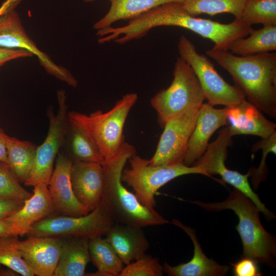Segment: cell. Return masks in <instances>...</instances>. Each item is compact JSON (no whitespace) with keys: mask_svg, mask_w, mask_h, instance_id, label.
<instances>
[{"mask_svg":"<svg viewBox=\"0 0 276 276\" xmlns=\"http://www.w3.org/2000/svg\"><path fill=\"white\" fill-rule=\"evenodd\" d=\"M231 76L247 101L271 118H276V53L236 55L228 51L207 50Z\"/></svg>","mask_w":276,"mask_h":276,"instance_id":"obj_1","label":"cell"},{"mask_svg":"<svg viewBox=\"0 0 276 276\" xmlns=\"http://www.w3.org/2000/svg\"><path fill=\"white\" fill-rule=\"evenodd\" d=\"M135 154L134 146L125 141L113 157L102 163L104 185L101 201L114 223L141 227L169 223L154 209L143 205L135 194L122 183L121 176L124 167L129 158Z\"/></svg>","mask_w":276,"mask_h":276,"instance_id":"obj_2","label":"cell"},{"mask_svg":"<svg viewBox=\"0 0 276 276\" xmlns=\"http://www.w3.org/2000/svg\"><path fill=\"white\" fill-rule=\"evenodd\" d=\"M190 202L209 212L233 211L239 219L236 228L243 245L242 258H251L257 263L275 268V238L263 227L259 217L261 212L248 197L235 188L228 197L221 202Z\"/></svg>","mask_w":276,"mask_h":276,"instance_id":"obj_3","label":"cell"},{"mask_svg":"<svg viewBox=\"0 0 276 276\" xmlns=\"http://www.w3.org/2000/svg\"><path fill=\"white\" fill-rule=\"evenodd\" d=\"M137 99L136 93H128L106 112L98 110L86 114L71 111L68 112V119L89 138L104 159H109L125 142L124 127Z\"/></svg>","mask_w":276,"mask_h":276,"instance_id":"obj_4","label":"cell"},{"mask_svg":"<svg viewBox=\"0 0 276 276\" xmlns=\"http://www.w3.org/2000/svg\"><path fill=\"white\" fill-rule=\"evenodd\" d=\"M151 20L154 27L175 26L191 30L214 43L212 49L229 51L237 40L245 37L254 29L240 20L222 24L196 17L189 13L180 3H169L155 8Z\"/></svg>","mask_w":276,"mask_h":276,"instance_id":"obj_5","label":"cell"},{"mask_svg":"<svg viewBox=\"0 0 276 276\" xmlns=\"http://www.w3.org/2000/svg\"><path fill=\"white\" fill-rule=\"evenodd\" d=\"M205 100L200 85L190 65L177 58L170 85L155 94L150 104L155 110L160 127L173 117L188 110L200 108Z\"/></svg>","mask_w":276,"mask_h":276,"instance_id":"obj_6","label":"cell"},{"mask_svg":"<svg viewBox=\"0 0 276 276\" xmlns=\"http://www.w3.org/2000/svg\"><path fill=\"white\" fill-rule=\"evenodd\" d=\"M130 168L124 169L122 181L131 187L139 201L149 209L156 205L155 196L157 191L173 179L185 175L200 174L205 175L199 168L183 164L153 166L148 159L136 154L128 160Z\"/></svg>","mask_w":276,"mask_h":276,"instance_id":"obj_7","label":"cell"},{"mask_svg":"<svg viewBox=\"0 0 276 276\" xmlns=\"http://www.w3.org/2000/svg\"><path fill=\"white\" fill-rule=\"evenodd\" d=\"M177 48L180 57L190 65L196 76L207 103L213 106L221 105L230 107L245 100L243 93L226 82L211 60L199 53L187 37H180Z\"/></svg>","mask_w":276,"mask_h":276,"instance_id":"obj_8","label":"cell"},{"mask_svg":"<svg viewBox=\"0 0 276 276\" xmlns=\"http://www.w3.org/2000/svg\"><path fill=\"white\" fill-rule=\"evenodd\" d=\"M114 223L107 208L100 201L94 210L83 216H48L34 224L27 236L90 239L104 236Z\"/></svg>","mask_w":276,"mask_h":276,"instance_id":"obj_9","label":"cell"},{"mask_svg":"<svg viewBox=\"0 0 276 276\" xmlns=\"http://www.w3.org/2000/svg\"><path fill=\"white\" fill-rule=\"evenodd\" d=\"M58 109L56 113L48 108L49 120L47 135L43 143L37 147L34 165L28 178L24 183L34 187L40 183L48 185L53 165L65 140L68 124V106L65 93H58Z\"/></svg>","mask_w":276,"mask_h":276,"instance_id":"obj_10","label":"cell"},{"mask_svg":"<svg viewBox=\"0 0 276 276\" xmlns=\"http://www.w3.org/2000/svg\"><path fill=\"white\" fill-rule=\"evenodd\" d=\"M232 137L227 126H225L219 131L216 140L209 144L204 153L192 166L201 169L206 176L220 175L225 182L248 197L267 218L269 219L275 218L274 214L265 206L251 188L248 180L250 176L249 171L247 174H242L226 167L225 162L227 155V148L232 145Z\"/></svg>","mask_w":276,"mask_h":276,"instance_id":"obj_11","label":"cell"},{"mask_svg":"<svg viewBox=\"0 0 276 276\" xmlns=\"http://www.w3.org/2000/svg\"><path fill=\"white\" fill-rule=\"evenodd\" d=\"M199 109L188 110L166 123L156 151L148 160L149 164L158 166L183 164Z\"/></svg>","mask_w":276,"mask_h":276,"instance_id":"obj_12","label":"cell"},{"mask_svg":"<svg viewBox=\"0 0 276 276\" xmlns=\"http://www.w3.org/2000/svg\"><path fill=\"white\" fill-rule=\"evenodd\" d=\"M0 47L27 51L38 58L45 71L68 85L76 87L77 80L66 68L54 62L28 36L18 13L14 9L0 16Z\"/></svg>","mask_w":276,"mask_h":276,"instance_id":"obj_13","label":"cell"},{"mask_svg":"<svg viewBox=\"0 0 276 276\" xmlns=\"http://www.w3.org/2000/svg\"><path fill=\"white\" fill-rule=\"evenodd\" d=\"M48 185L55 213L58 215L80 216L89 212L76 198L71 180L73 163L60 150Z\"/></svg>","mask_w":276,"mask_h":276,"instance_id":"obj_14","label":"cell"},{"mask_svg":"<svg viewBox=\"0 0 276 276\" xmlns=\"http://www.w3.org/2000/svg\"><path fill=\"white\" fill-rule=\"evenodd\" d=\"M13 243L35 275L53 276L61 254L60 238L30 236L20 241L13 237Z\"/></svg>","mask_w":276,"mask_h":276,"instance_id":"obj_15","label":"cell"},{"mask_svg":"<svg viewBox=\"0 0 276 276\" xmlns=\"http://www.w3.org/2000/svg\"><path fill=\"white\" fill-rule=\"evenodd\" d=\"M34 188L32 196L22 207L3 219L10 236L27 235L34 224L55 213L48 185L40 183Z\"/></svg>","mask_w":276,"mask_h":276,"instance_id":"obj_16","label":"cell"},{"mask_svg":"<svg viewBox=\"0 0 276 276\" xmlns=\"http://www.w3.org/2000/svg\"><path fill=\"white\" fill-rule=\"evenodd\" d=\"M227 107L215 108L207 102L202 104L189 141L183 164L192 166L205 152L214 133L227 125Z\"/></svg>","mask_w":276,"mask_h":276,"instance_id":"obj_17","label":"cell"},{"mask_svg":"<svg viewBox=\"0 0 276 276\" xmlns=\"http://www.w3.org/2000/svg\"><path fill=\"white\" fill-rule=\"evenodd\" d=\"M71 180L78 201L89 212L94 210L101 201L104 189V175L102 163H73Z\"/></svg>","mask_w":276,"mask_h":276,"instance_id":"obj_18","label":"cell"},{"mask_svg":"<svg viewBox=\"0 0 276 276\" xmlns=\"http://www.w3.org/2000/svg\"><path fill=\"white\" fill-rule=\"evenodd\" d=\"M230 135H252L264 139L275 131L276 124L268 120L255 105L244 100L228 107L227 125Z\"/></svg>","mask_w":276,"mask_h":276,"instance_id":"obj_19","label":"cell"},{"mask_svg":"<svg viewBox=\"0 0 276 276\" xmlns=\"http://www.w3.org/2000/svg\"><path fill=\"white\" fill-rule=\"evenodd\" d=\"M172 223L181 228L191 238L194 245V255L190 261L176 266L165 263L164 271L170 276H223L229 267L220 265L203 253L194 229L184 225L181 222L173 219Z\"/></svg>","mask_w":276,"mask_h":276,"instance_id":"obj_20","label":"cell"},{"mask_svg":"<svg viewBox=\"0 0 276 276\" xmlns=\"http://www.w3.org/2000/svg\"><path fill=\"white\" fill-rule=\"evenodd\" d=\"M142 228L114 223L104 235L125 265L145 255L149 247Z\"/></svg>","mask_w":276,"mask_h":276,"instance_id":"obj_21","label":"cell"},{"mask_svg":"<svg viewBox=\"0 0 276 276\" xmlns=\"http://www.w3.org/2000/svg\"><path fill=\"white\" fill-rule=\"evenodd\" d=\"M61 254L53 276H83L91 261L89 239L80 237L60 238Z\"/></svg>","mask_w":276,"mask_h":276,"instance_id":"obj_22","label":"cell"},{"mask_svg":"<svg viewBox=\"0 0 276 276\" xmlns=\"http://www.w3.org/2000/svg\"><path fill=\"white\" fill-rule=\"evenodd\" d=\"M110 7L107 13L93 26L99 30L111 26L120 20H130L158 6L183 0H109Z\"/></svg>","mask_w":276,"mask_h":276,"instance_id":"obj_23","label":"cell"},{"mask_svg":"<svg viewBox=\"0 0 276 276\" xmlns=\"http://www.w3.org/2000/svg\"><path fill=\"white\" fill-rule=\"evenodd\" d=\"M61 150L72 163L79 162L102 163L104 160L89 138L69 120L65 140Z\"/></svg>","mask_w":276,"mask_h":276,"instance_id":"obj_24","label":"cell"},{"mask_svg":"<svg viewBox=\"0 0 276 276\" xmlns=\"http://www.w3.org/2000/svg\"><path fill=\"white\" fill-rule=\"evenodd\" d=\"M37 146L28 141L7 136L8 164L20 182L24 183L33 168Z\"/></svg>","mask_w":276,"mask_h":276,"instance_id":"obj_25","label":"cell"},{"mask_svg":"<svg viewBox=\"0 0 276 276\" xmlns=\"http://www.w3.org/2000/svg\"><path fill=\"white\" fill-rule=\"evenodd\" d=\"M89 251L97 271L86 275L119 276L124 264L105 239L100 236L89 239Z\"/></svg>","mask_w":276,"mask_h":276,"instance_id":"obj_26","label":"cell"},{"mask_svg":"<svg viewBox=\"0 0 276 276\" xmlns=\"http://www.w3.org/2000/svg\"><path fill=\"white\" fill-rule=\"evenodd\" d=\"M247 38L235 41L229 50L239 56H248L276 50V26H263L253 30Z\"/></svg>","mask_w":276,"mask_h":276,"instance_id":"obj_27","label":"cell"},{"mask_svg":"<svg viewBox=\"0 0 276 276\" xmlns=\"http://www.w3.org/2000/svg\"><path fill=\"white\" fill-rule=\"evenodd\" d=\"M247 0H183V8L190 14H206L210 15L228 13L239 20Z\"/></svg>","mask_w":276,"mask_h":276,"instance_id":"obj_28","label":"cell"},{"mask_svg":"<svg viewBox=\"0 0 276 276\" xmlns=\"http://www.w3.org/2000/svg\"><path fill=\"white\" fill-rule=\"evenodd\" d=\"M239 20L251 26H276V0H247Z\"/></svg>","mask_w":276,"mask_h":276,"instance_id":"obj_29","label":"cell"},{"mask_svg":"<svg viewBox=\"0 0 276 276\" xmlns=\"http://www.w3.org/2000/svg\"><path fill=\"white\" fill-rule=\"evenodd\" d=\"M20 183L9 165L0 162V197L24 203L32 193Z\"/></svg>","mask_w":276,"mask_h":276,"instance_id":"obj_30","label":"cell"},{"mask_svg":"<svg viewBox=\"0 0 276 276\" xmlns=\"http://www.w3.org/2000/svg\"><path fill=\"white\" fill-rule=\"evenodd\" d=\"M13 237L0 238V265L6 266L18 275H35L14 246Z\"/></svg>","mask_w":276,"mask_h":276,"instance_id":"obj_31","label":"cell"},{"mask_svg":"<svg viewBox=\"0 0 276 276\" xmlns=\"http://www.w3.org/2000/svg\"><path fill=\"white\" fill-rule=\"evenodd\" d=\"M163 271L158 259L145 254L124 266L119 276H161Z\"/></svg>","mask_w":276,"mask_h":276,"instance_id":"obj_32","label":"cell"},{"mask_svg":"<svg viewBox=\"0 0 276 276\" xmlns=\"http://www.w3.org/2000/svg\"><path fill=\"white\" fill-rule=\"evenodd\" d=\"M262 151V157L260 164L258 168L250 169V176L254 188L257 189L261 182L264 180L267 172L266 165V157L269 153H276V131L269 136L257 142L252 147V152L259 150Z\"/></svg>","mask_w":276,"mask_h":276,"instance_id":"obj_33","label":"cell"},{"mask_svg":"<svg viewBox=\"0 0 276 276\" xmlns=\"http://www.w3.org/2000/svg\"><path fill=\"white\" fill-rule=\"evenodd\" d=\"M257 262L254 260L242 257V259L234 264L233 271L236 276H261L262 274L260 272Z\"/></svg>","mask_w":276,"mask_h":276,"instance_id":"obj_34","label":"cell"},{"mask_svg":"<svg viewBox=\"0 0 276 276\" xmlns=\"http://www.w3.org/2000/svg\"><path fill=\"white\" fill-rule=\"evenodd\" d=\"M32 56L31 53L24 50L9 49L0 47V68L8 61Z\"/></svg>","mask_w":276,"mask_h":276,"instance_id":"obj_35","label":"cell"},{"mask_svg":"<svg viewBox=\"0 0 276 276\" xmlns=\"http://www.w3.org/2000/svg\"><path fill=\"white\" fill-rule=\"evenodd\" d=\"M23 204L0 197V219H4L15 212L22 207Z\"/></svg>","mask_w":276,"mask_h":276,"instance_id":"obj_36","label":"cell"},{"mask_svg":"<svg viewBox=\"0 0 276 276\" xmlns=\"http://www.w3.org/2000/svg\"><path fill=\"white\" fill-rule=\"evenodd\" d=\"M7 135L0 128V162L8 164L7 151Z\"/></svg>","mask_w":276,"mask_h":276,"instance_id":"obj_37","label":"cell"},{"mask_svg":"<svg viewBox=\"0 0 276 276\" xmlns=\"http://www.w3.org/2000/svg\"><path fill=\"white\" fill-rule=\"evenodd\" d=\"M24 0H5L0 6V16L15 9Z\"/></svg>","mask_w":276,"mask_h":276,"instance_id":"obj_38","label":"cell"},{"mask_svg":"<svg viewBox=\"0 0 276 276\" xmlns=\"http://www.w3.org/2000/svg\"><path fill=\"white\" fill-rule=\"evenodd\" d=\"M8 226L3 219H0V238L9 237Z\"/></svg>","mask_w":276,"mask_h":276,"instance_id":"obj_39","label":"cell"},{"mask_svg":"<svg viewBox=\"0 0 276 276\" xmlns=\"http://www.w3.org/2000/svg\"><path fill=\"white\" fill-rule=\"evenodd\" d=\"M18 275L17 273L10 269L5 270L0 267V276H15Z\"/></svg>","mask_w":276,"mask_h":276,"instance_id":"obj_40","label":"cell"},{"mask_svg":"<svg viewBox=\"0 0 276 276\" xmlns=\"http://www.w3.org/2000/svg\"><path fill=\"white\" fill-rule=\"evenodd\" d=\"M95 0H84L86 3H90L95 1Z\"/></svg>","mask_w":276,"mask_h":276,"instance_id":"obj_41","label":"cell"}]
</instances>
